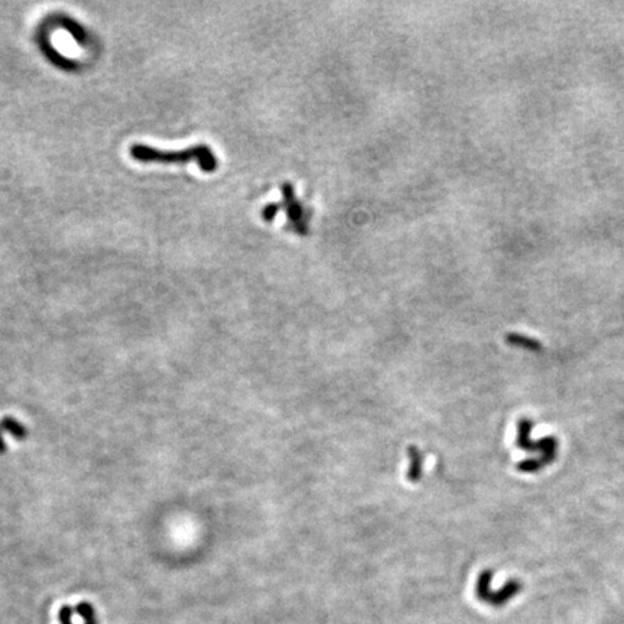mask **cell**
<instances>
[{"label": "cell", "instance_id": "6da1fadb", "mask_svg": "<svg viewBox=\"0 0 624 624\" xmlns=\"http://www.w3.org/2000/svg\"><path fill=\"white\" fill-rule=\"evenodd\" d=\"M130 155L136 160L156 164H188L195 162L201 171L213 172L217 168V159L207 145H197L183 151H159L146 145H133Z\"/></svg>", "mask_w": 624, "mask_h": 624}, {"label": "cell", "instance_id": "7a4b0ae2", "mask_svg": "<svg viewBox=\"0 0 624 624\" xmlns=\"http://www.w3.org/2000/svg\"><path fill=\"white\" fill-rule=\"evenodd\" d=\"M532 427H533V422L529 419H520L517 422L516 444L522 450H526L531 452H542V457L539 458V461L543 467H547L551 464V462H554L556 459L558 439L555 436H545V438H540L539 441L533 442L531 439Z\"/></svg>", "mask_w": 624, "mask_h": 624}, {"label": "cell", "instance_id": "3957f363", "mask_svg": "<svg viewBox=\"0 0 624 624\" xmlns=\"http://www.w3.org/2000/svg\"><path fill=\"white\" fill-rule=\"evenodd\" d=\"M282 191H284V197H285V201H284V203H282V206L285 207L288 218H291V221L295 225V229H296L298 233L307 234L308 227H307V223H305L307 220L304 218V207H302V204L295 198L292 185L291 184H284V187H282Z\"/></svg>", "mask_w": 624, "mask_h": 624}, {"label": "cell", "instance_id": "277c9868", "mask_svg": "<svg viewBox=\"0 0 624 624\" xmlns=\"http://www.w3.org/2000/svg\"><path fill=\"white\" fill-rule=\"evenodd\" d=\"M5 434L12 436V439H15V441H24L28 436V429L17 419L10 418V416L5 418L2 422H0V454H3L6 451Z\"/></svg>", "mask_w": 624, "mask_h": 624}, {"label": "cell", "instance_id": "5b68a950", "mask_svg": "<svg viewBox=\"0 0 624 624\" xmlns=\"http://www.w3.org/2000/svg\"><path fill=\"white\" fill-rule=\"evenodd\" d=\"M74 610H75V614L82 618L83 624H98L96 609L93 604H90L89 601H83V602L77 604Z\"/></svg>", "mask_w": 624, "mask_h": 624}, {"label": "cell", "instance_id": "8992f818", "mask_svg": "<svg viewBox=\"0 0 624 624\" xmlns=\"http://www.w3.org/2000/svg\"><path fill=\"white\" fill-rule=\"evenodd\" d=\"M506 340H508V343H510V344H513V346H519V347L528 349V350L540 351V349H542L540 344H539V341H536V340H533V338H529V337H525V335L509 334V335L506 337Z\"/></svg>", "mask_w": 624, "mask_h": 624}, {"label": "cell", "instance_id": "52a82bcc", "mask_svg": "<svg viewBox=\"0 0 624 624\" xmlns=\"http://www.w3.org/2000/svg\"><path fill=\"white\" fill-rule=\"evenodd\" d=\"M59 25H61V28H64L66 31H68L78 43H84L86 41V31L79 26L75 21H73V19H68V17H63L61 21H59Z\"/></svg>", "mask_w": 624, "mask_h": 624}, {"label": "cell", "instance_id": "ba28073f", "mask_svg": "<svg viewBox=\"0 0 624 624\" xmlns=\"http://www.w3.org/2000/svg\"><path fill=\"white\" fill-rule=\"evenodd\" d=\"M543 466L540 464L539 458H529V459H523L522 462L517 464V470L523 471V473H536L539 470H542Z\"/></svg>", "mask_w": 624, "mask_h": 624}, {"label": "cell", "instance_id": "9c48e42d", "mask_svg": "<svg viewBox=\"0 0 624 624\" xmlns=\"http://www.w3.org/2000/svg\"><path fill=\"white\" fill-rule=\"evenodd\" d=\"M74 617H75L74 607H71V606L61 607V610H59V613H58L59 624H74Z\"/></svg>", "mask_w": 624, "mask_h": 624}, {"label": "cell", "instance_id": "30bf717a", "mask_svg": "<svg viewBox=\"0 0 624 624\" xmlns=\"http://www.w3.org/2000/svg\"><path fill=\"white\" fill-rule=\"evenodd\" d=\"M280 207H282V204H269L264 208V211H261V215H264V218L266 221H272L275 218V215L277 214V211L280 210Z\"/></svg>", "mask_w": 624, "mask_h": 624}]
</instances>
